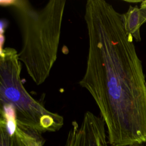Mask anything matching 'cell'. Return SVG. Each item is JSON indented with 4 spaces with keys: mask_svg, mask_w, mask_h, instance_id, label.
I'll list each match as a JSON object with an SVG mask.
<instances>
[{
    "mask_svg": "<svg viewBox=\"0 0 146 146\" xmlns=\"http://www.w3.org/2000/svg\"><path fill=\"white\" fill-rule=\"evenodd\" d=\"M84 20L88 51L79 84L98 106L111 146L145 143L146 80L133 38L104 0L87 1Z\"/></svg>",
    "mask_w": 146,
    "mask_h": 146,
    "instance_id": "obj_1",
    "label": "cell"
},
{
    "mask_svg": "<svg viewBox=\"0 0 146 146\" xmlns=\"http://www.w3.org/2000/svg\"><path fill=\"white\" fill-rule=\"evenodd\" d=\"M66 2L51 0L43 8L35 9L28 1L13 0L10 7L21 29L19 60L37 85L45 82L57 59Z\"/></svg>",
    "mask_w": 146,
    "mask_h": 146,
    "instance_id": "obj_2",
    "label": "cell"
},
{
    "mask_svg": "<svg viewBox=\"0 0 146 146\" xmlns=\"http://www.w3.org/2000/svg\"><path fill=\"white\" fill-rule=\"evenodd\" d=\"M18 53L11 47L0 52V116L24 129L40 133L59 130L63 117L47 110L25 89Z\"/></svg>",
    "mask_w": 146,
    "mask_h": 146,
    "instance_id": "obj_3",
    "label": "cell"
},
{
    "mask_svg": "<svg viewBox=\"0 0 146 146\" xmlns=\"http://www.w3.org/2000/svg\"><path fill=\"white\" fill-rule=\"evenodd\" d=\"M105 125L102 117L87 111L80 125L72 122L64 146H106Z\"/></svg>",
    "mask_w": 146,
    "mask_h": 146,
    "instance_id": "obj_4",
    "label": "cell"
},
{
    "mask_svg": "<svg viewBox=\"0 0 146 146\" xmlns=\"http://www.w3.org/2000/svg\"><path fill=\"white\" fill-rule=\"evenodd\" d=\"M125 31L129 34L136 41H141L140 27L146 22L145 17L138 6H129L128 10L121 14Z\"/></svg>",
    "mask_w": 146,
    "mask_h": 146,
    "instance_id": "obj_5",
    "label": "cell"
},
{
    "mask_svg": "<svg viewBox=\"0 0 146 146\" xmlns=\"http://www.w3.org/2000/svg\"><path fill=\"white\" fill-rule=\"evenodd\" d=\"M16 125L0 116V146H26L15 131Z\"/></svg>",
    "mask_w": 146,
    "mask_h": 146,
    "instance_id": "obj_6",
    "label": "cell"
},
{
    "mask_svg": "<svg viewBox=\"0 0 146 146\" xmlns=\"http://www.w3.org/2000/svg\"><path fill=\"white\" fill-rule=\"evenodd\" d=\"M15 131L26 146H43V139L40 133L22 128L17 125Z\"/></svg>",
    "mask_w": 146,
    "mask_h": 146,
    "instance_id": "obj_7",
    "label": "cell"
},
{
    "mask_svg": "<svg viewBox=\"0 0 146 146\" xmlns=\"http://www.w3.org/2000/svg\"><path fill=\"white\" fill-rule=\"evenodd\" d=\"M9 22L6 19H0V34H4L7 28Z\"/></svg>",
    "mask_w": 146,
    "mask_h": 146,
    "instance_id": "obj_8",
    "label": "cell"
},
{
    "mask_svg": "<svg viewBox=\"0 0 146 146\" xmlns=\"http://www.w3.org/2000/svg\"><path fill=\"white\" fill-rule=\"evenodd\" d=\"M140 9L141 10V11H142V13H143L145 20H146V0L144 1H142L141 2V4H140ZM146 23V22H145Z\"/></svg>",
    "mask_w": 146,
    "mask_h": 146,
    "instance_id": "obj_9",
    "label": "cell"
},
{
    "mask_svg": "<svg viewBox=\"0 0 146 146\" xmlns=\"http://www.w3.org/2000/svg\"><path fill=\"white\" fill-rule=\"evenodd\" d=\"M106 146H108V145H106Z\"/></svg>",
    "mask_w": 146,
    "mask_h": 146,
    "instance_id": "obj_10",
    "label": "cell"
}]
</instances>
